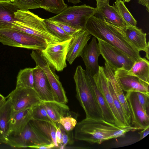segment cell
<instances>
[{"label":"cell","instance_id":"12","mask_svg":"<svg viewBox=\"0 0 149 149\" xmlns=\"http://www.w3.org/2000/svg\"><path fill=\"white\" fill-rule=\"evenodd\" d=\"M125 95L131 113V125L140 130L149 126V115L140 104L136 92H126Z\"/></svg>","mask_w":149,"mask_h":149},{"label":"cell","instance_id":"3","mask_svg":"<svg viewBox=\"0 0 149 149\" xmlns=\"http://www.w3.org/2000/svg\"><path fill=\"white\" fill-rule=\"evenodd\" d=\"M74 79L76 85V97L85 111L86 118L104 119L87 72L81 65L78 66Z\"/></svg>","mask_w":149,"mask_h":149},{"label":"cell","instance_id":"47","mask_svg":"<svg viewBox=\"0 0 149 149\" xmlns=\"http://www.w3.org/2000/svg\"><path fill=\"white\" fill-rule=\"evenodd\" d=\"M10 2V1L9 0H0V2Z\"/></svg>","mask_w":149,"mask_h":149},{"label":"cell","instance_id":"7","mask_svg":"<svg viewBox=\"0 0 149 149\" xmlns=\"http://www.w3.org/2000/svg\"><path fill=\"white\" fill-rule=\"evenodd\" d=\"M0 141L15 148H32L36 146L51 143L34 128L30 121L19 135L1 138Z\"/></svg>","mask_w":149,"mask_h":149},{"label":"cell","instance_id":"31","mask_svg":"<svg viewBox=\"0 0 149 149\" xmlns=\"http://www.w3.org/2000/svg\"><path fill=\"white\" fill-rule=\"evenodd\" d=\"M108 80L109 88L112 97L113 104L118 115L122 128H125L131 126L127 120L123 109L120 102L115 93L111 84Z\"/></svg>","mask_w":149,"mask_h":149},{"label":"cell","instance_id":"2","mask_svg":"<svg viewBox=\"0 0 149 149\" xmlns=\"http://www.w3.org/2000/svg\"><path fill=\"white\" fill-rule=\"evenodd\" d=\"M85 29L89 34L118 48L135 61L141 57L140 51L120 28L93 15L88 20Z\"/></svg>","mask_w":149,"mask_h":149},{"label":"cell","instance_id":"36","mask_svg":"<svg viewBox=\"0 0 149 149\" xmlns=\"http://www.w3.org/2000/svg\"><path fill=\"white\" fill-rule=\"evenodd\" d=\"M57 125L60 127L62 134V143L60 146V148H64L68 144H73L74 140L72 131H66L60 124H57Z\"/></svg>","mask_w":149,"mask_h":149},{"label":"cell","instance_id":"10","mask_svg":"<svg viewBox=\"0 0 149 149\" xmlns=\"http://www.w3.org/2000/svg\"><path fill=\"white\" fill-rule=\"evenodd\" d=\"M71 39L49 44L45 49L40 51L42 56L55 70L62 71L66 67V56Z\"/></svg>","mask_w":149,"mask_h":149},{"label":"cell","instance_id":"26","mask_svg":"<svg viewBox=\"0 0 149 149\" xmlns=\"http://www.w3.org/2000/svg\"><path fill=\"white\" fill-rule=\"evenodd\" d=\"M13 113L10 99L7 96L0 105V138L7 136L9 122Z\"/></svg>","mask_w":149,"mask_h":149},{"label":"cell","instance_id":"9","mask_svg":"<svg viewBox=\"0 0 149 149\" xmlns=\"http://www.w3.org/2000/svg\"><path fill=\"white\" fill-rule=\"evenodd\" d=\"M101 54L107 63L115 71L123 69L128 71L135 60L118 48L100 39H98Z\"/></svg>","mask_w":149,"mask_h":149},{"label":"cell","instance_id":"15","mask_svg":"<svg viewBox=\"0 0 149 149\" xmlns=\"http://www.w3.org/2000/svg\"><path fill=\"white\" fill-rule=\"evenodd\" d=\"M93 77L97 89L103 96L112 112L115 120V125L123 129L122 127L118 115L113 104L104 67L100 66L98 73Z\"/></svg>","mask_w":149,"mask_h":149},{"label":"cell","instance_id":"1","mask_svg":"<svg viewBox=\"0 0 149 149\" xmlns=\"http://www.w3.org/2000/svg\"><path fill=\"white\" fill-rule=\"evenodd\" d=\"M74 138L90 144H100L104 141L123 136L130 131L139 129L134 126L122 129L102 119L86 118L77 123Z\"/></svg>","mask_w":149,"mask_h":149},{"label":"cell","instance_id":"16","mask_svg":"<svg viewBox=\"0 0 149 149\" xmlns=\"http://www.w3.org/2000/svg\"><path fill=\"white\" fill-rule=\"evenodd\" d=\"M34 89L42 101H54L52 92L47 77L38 65L33 68Z\"/></svg>","mask_w":149,"mask_h":149},{"label":"cell","instance_id":"29","mask_svg":"<svg viewBox=\"0 0 149 149\" xmlns=\"http://www.w3.org/2000/svg\"><path fill=\"white\" fill-rule=\"evenodd\" d=\"M36 0L40 4L41 8L55 14H58L68 7L64 0Z\"/></svg>","mask_w":149,"mask_h":149},{"label":"cell","instance_id":"45","mask_svg":"<svg viewBox=\"0 0 149 149\" xmlns=\"http://www.w3.org/2000/svg\"><path fill=\"white\" fill-rule=\"evenodd\" d=\"M6 99V98L0 94V105L4 102Z\"/></svg>","mask_w":149,"mask_h":149},{"label":"cell","instance_id":"40","mask_svg":"<svg viewBox=\"0 0 149 149\" xmlns=\"http://www.w3.org/2000/svg\"><path fill=\"white\" fill-rule=\"evenodd\" d=\"M142 130L138 132L140 137L138 141H139L145 138L149 133V126Z\"/></svg>","mask_w":149,"mask_h":149},{"label":"cell","instance_id":"30","mask_svg":"<svg viewBox=\"0 0 149 149\" xmlns=\"http://www.w3.org/2000/svg\"><path fill=\"white\" fill-rule=\"evenodd\" d=\"M122 0H116L115 6L121 17L127 26H136L137 22L134 19Z\"/></svg>","mask_w":149,"mask_h":149},{"label":"cell","instance_id":"33","mask_svg":"<svg viewBox=\"0 0 149 149\" xmlns=\"http://www.w3.org/2000/svg\"><path fill=\"white\" fill-rule=\"evenodd\" d=\"M31 109L32 119L47 121L56 127H58L57 124L49 116L41 103L33 106L31 108Z\"/></svg>","mask_w":149,"mask_h":149},{"label":"cell","instance_id":"19","mask_svg":"<svg viewBox=\"0 0 149 149\" xmlns=\"http://www.w3.org/2000/svg\"><path fill=\"white\" fill-rule=\"evenodd\" d=\"M32 119L31 108L16 112H13L9 122L6 136L19 135Z\"/></svg>","mask_w":149,"mask_h":149},{"label":"cell","instance_id":"46","mask_svg":"<svg viewBox=\"0 0 149 149\" xmlns=\"http://www.w3.org/2000/svg\"><path fill=\"white\" fill-rule=\"evenodd\" d=\"M146 53V57L147 59H149V43L148 44V45L147 46V49L145 52Z\"/></svg>","mask_w":149,"mask_h":149},{"label":"cell","instance_id":"22","mask_svg":"<svg viewBox=\"0 0 149 149\" xmlns=\"http://www.w3.org/2000/svg\"><path fill=\"white\" fill-rule=\"evenodd\" d=\"M19 9L12 2H0V29H11L16 19L15 13Z\"/></svg>","mask_w":149,"mask_h":149},{"label":"cell","instance_id":"20","mask_svg":"<svg viewBox=\"0 0 149 149\" xmlns=\"http://www.w3.org/2000/svg\"><path fill=\"white\" fill-rule=\"evenodd\" d=\"M95 16L102 19L106 22L120 29L127 26L121 17L115 5H109V3L105 4L98 8H96Z\"/></svg>","mask_w":149,"mask_h":149},{"label":"cell","instance_id":"28","mask_svg":"<svg viewBox=\"0 0 149 149\" xmlns=\"http://www.w3.org/2000/svg\"><path fill=\"white\" fill-rule=\"evenodd\" d=\"M33 69V68H26L19 71L17 77L16 88H34Z\"/></svg>","mask_w":149,"mask_h":149},{"label":"cell","instance_id":"5","mask_svg":"<svg viewBox=\"0 0 149 149\" xmlns=\"http://www.w3.org/2000/svg\"><path fill=\"white\" fill-rule=\"evenodd\" d=\"M0 42L4 45L39 51L47 45L41 38L12 28L0 29Z\"/></svg>","mask_w":149,"mask_h":149},{"label":"cell","instance_id":"14","mask_svg":"<svg viewBox=\"0 0 149 149\" xmlns=\"http://www.w3.org/2000/svg\"><path fill=\"white\" fill-rule=\"evenodd\" d=\"M100 54L98 43L94 37L90 42L86 45L81 55L85 65L86 70L93 77L98 72L100 66L98 58Z\"/></svg>","mask_w":149,"mask_h":149},{"label":"cell","instance_id":"17","mask_svg":"<svg viewBox=\"0 0 149 149\" xmlns=\"http://www.w3.org/2000/svg\"><path fill=\"white\" fill-rule=\"evenodd\" d=\"M104 69L108 80L123 107L127 120L129 125L131 126V115L128 104L124 91L115 74V71L106 62L104 63Z\"/></svg>","mask_w":149,"mask_h":149},{"label":"cell","instance_id":"44","mask_svg":"<svg viewBox=\"0 0 149 149\" xmlns=\"http://www.w3.org/2000/svg\"><path fill=\"white\" fill-rule=\"evenodd\" d=\"M69 3H72L74 4H76L81 2L80 0H67Z\"/></svg>","mask_w":149,"mask_h":149},{"label":"cell","instance_id":"32","mask_svg":"<svg viewBox=\"0 0 149 149\" xmlns=\"http://www.w3.org/2000/svg\"><path fill=\"white\" fill-rule=\"evenodd\" d=\"M44 22L48 31L52 35L59 39L61 41L69 40L72 38V36L68 34L49 19H45Z\"/></svg>","mask_w":149,"mask_h":149},{"label":"cell","instance_id":"37","mask_svg":"<svg viewBox=\"0 0 149 149\" xmlns=\"http://www.w3.org/2000/svg\"><path fill=\"white\" fill-rule=\"evenodd\" d=\"M136 93L140 104L146 112L148 114L149 97L140 92Z\"/></svg>","mask_w":149,"mask_h":149},{"label":"cell","instance_id":"41","mask_svg":"<svg viewBox=\"0 0 149 149\" xmlns=\"http://www.w3.org/2000/svg\"><path fill=\"white\" fill-rule=\"evenodd\" d=\"M56 148L55 145L51 143L49 144L38 145L34 146L32 148L36 149H50Z\"/></svg>","mask_w":149,"mask_h":149},{"label":"cell","instance_id":"13","mask_svg":"<svg viewBox=\"0 0 149 149\" xmlns=\"http://www.w3.org/2000/svg\"><path fill=\"white\" fill-rule=\"evenodd\" d=\"M115 73L124 91L140 92L149 97V84L128 74L126 70L124 69H117Z\"/></svg>","mask_w":149,"mask_h":149},{"label":"cell","instance_id":"11","mask_svg":"<svg viewBox=\"0 0 149 149\" xmlns=\"http://www.w3.org/2000/svg\"><path fill=\"white\" fill-rule=\"evenodd\" d=\"M8 96L15 112L31 108L42 102L34 89L31 88H15Z\"/></svg>","mask_w":149,"mask_h":149},{"label":"cell","instance_id":"49","mask_svg":"<svg viewBox=\"0 0 149 149\" xmlns=\"http://www.w3.org/2000/svg\"><path fill=\"white\" fill-rule=\"evenodd\" d=\"M9 0L10 1V2H13L14 1V0Z\"/></svg>","mask_w":149,"mask_h":149},{"label":"cell","instance_id":"38","mask_svg":"<svg viewBox=\"0 0 149 149\" xmlns=\"http://www.w3.org/2000/svg\"><path fill=\"white\" fill-rule=\"evenodd\" d=\"M52 21L60 27L65 32L71 36L81 29H77L65 24L58 22Z\"/></svg>","mask_w":149,"mask_h":149},{"label":"cell","instance_id":"6","mask_svg":"<svg viewBox=\"0 0 149 149\" xmlns=\"http://www.w3.org/2000/svg\"><path fill=\"white\" fill-rule=\"evenodd\" d=\"M96 8L84 4L69 6L56 15L49 18L51 21L61 22L77 29H84L87 21L94 15Z\"/></svg>","mask_w":149,"mask_h":149},{"label":"cell","instance_id":"48","mask_svg":"<svg viewBox=\"0 0 149 149\" xmlns=\"http://www.w3.org/2000/svg\"><path fill=\"white\" fill-rule=\"evenodd\" d=\"M131 0H123L125 2H129Z\"/></svg>","mask_w":149,"mask_h":149},{"label":"cell","instance_id":"27","mask_svg":"<svg viewBox=\"0 0 149 149\" xmlns=\"http://www.w3.org/2000/svg\"><path fill=\"white\" fill-rule=\"evenodd\" d=\"M87 72L96 99L101 110L104 120L110 123L115 124V119L107 103L97 89L93 77Z\"/></svg>","mask_w":149,"mask_h":149},{"label":"cell","instance_id":"4","mask_svg":"<svg viewBox=\"0 0 149 149\" xmlns=\"http://www.w3.org/2000/svg\"><path fill=\"white\" fill-rule=\"evenodd\" d=\"M15 17L16 20L12 23L11 28L41 38L47 44L61 41L48 31L44 19L29 11L18 10L15 13Z\"/></svg>","mask_w":149,"mask_h":149},{"label":"cell","instance_id":"39","mask_svg":"<svg viewBox=\"0 0 149 149\" xmlns=\"http://www.w3.org/2000/svg\"><path fill=\"white\" fill-rule=\"evenodd\" d=\"M56 138L60 148V146L62 143V134L61 129L59 126H58L56 130Z\"/></svg>","mask_w":149,"mask_h":149},{"label":"cell","instance_id":"21","mask_svg":"<svg viewBox=\"0 0 149 149\" xmlns=\"http://www.w3.org/2000/svg\"><path fill=\"white\" fill-rule=\"evenodd\" d=\"M126 37L140 52H146L148 44L146 42V34L136 26H127L121 29Z\"/></svg>","mask_w":149,"mask_h":149},{"label":"cell","instance_id":"42","mask_svg":"<svg viewBox=\"0 0 149 149\" xmlns=\"http://www.w3.org/2000/svg\"><path fill=\"white\" fill-rule=\"evenodd\" d=\"M149 0H138V3L146 7V10L149 12Z\"/></svg>","mask_w":149,"mask_h":149},{"label":"cell","instance_id":"35","mask_svg":"<svg viewBox=\"0 0 149 149\" xmlns=\"http://www.w3.org/2000/svg\"><path fill=\"white\" fill-rule=\"evenodd\" d=\"M76 119L72 117L71 115H68L62 118L58 124H60L64 129L67 131H72L77 124Z\"/></svg>","mask_w":149,"mask_h":149},{"label":"cell","instance_id":"25","mask_svg":"<svg viewBox=\"0 0 149 149\" xmlns=\"http://www.w3.org/2000/svg\"><path fill=\"white\" fill-rule=\"evenodd\" d=\"M127 73L138 78L149 84V62L145 58L141 57L135 61Z\"/></svg>","mask_w":149,"mask_h":149},{"label":"cell","instance_id":"34","mask_svg":"<svg viewBox=\"0 0 149 149\" xmlns=\"http://www.w3.org/2000/svg\"><path fill=\"white\" fill-rule=\"evenodd\" d=\"M12 3L19 10L22 11L41 8L40 4L36 0H14Z\"/></svg>","mask_w":149,"mask_h":149},{"label":"cell","instance_id":"18","mask_svg":"<svg viewBox=\"0 0 149 149\" xmlns=\"http://www.w3.org/2000/svg\"><path fill=\"white\" fill-rule=\"evenodd\" d=\"M91 36L85 29L80 30L72 36L66 56V60L70 64H72L77 58L81 56Z\"/></svg>","mask_w":149,"mask_h":149},{"label":"cell","instance_id":"23","mask_svg":"<svg viewBox=\"0 0 149 149\" xmlns=\"http://www.w3.org/2000/svg\"><path fill=\"white\" fill-rule=\"evenodd\" d=\"M49 117L56 124L61 119L68 114L69 107L66 104L54 101H42L41 103Z\"/></svg>","mask_w":149,"mask_h":149},{"label":"cell","instance_id":"8","mask_svg":"<svg viewBox=\"0 0 149 149\" xmlns=\"http://www.w3.org/2000/svg\"><path fill=\"white\" fill-rule=\"evenodd\" d=\"M36 65L39 66L46 74L50 85L54 101L66 104L68 99L58 76L55 70L42 56L40 51L33 50L30 54Z\"/></svg>","mask_w":149,"mask_h":149},{"label":"cell","instance_id":"43","mask_svg":"<svg viewBox=\"0 0 149 149\" xmlns=\"http://www.w3.org/2000/svg\"><path fill=\"white\" fill-rule=\"evenodd\" d=\"M96 8H98L105 4L109 3V0H96Z\"/></svg>","mask_w":149,"mask_h":149},{"label":"cell","instance_id":"24","mask_svg":"<svg viewBox=\"0 0 149 149\" xmlns=\"http://www.w3.org/2000/svg\"><path fill=\"white\" fill-rule=\"evenodd\" d=\"M30 122L34 128L56 148H59L56 138V132L58 127L51 123L43 120L31 119Z\"/></svg>","mask_w":149,"mask_h":149}]
</instances>
